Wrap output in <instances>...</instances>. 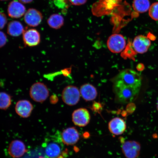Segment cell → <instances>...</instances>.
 <instances>
[{"instance_id": "1", "label": "cell", "mask_w": 158, "mask_h": 158, "mask_svg": "<svg viewBox=\"0 0 158 158\" xmlns=\"http://www.w3.org/2000/svg\"><path fill=\"white\" fill-rule=\"evenodd\" d=\"M141 77L136 71L126 69L113 79V89L116 100L122 103L133 101L138 96L141 85Z\"/></svg>"}, {"instance_id": "2", "label": "cell", "mask_w": 158, "mask_h": 158, "mask_svg": "<svg viewBox=\"0 0 158 158\" xmlns=\"http://www.w3.org/2000/svg\"><path fill=\"white\" fill-rule=\"evenodd\" d=\"M61 134L56 133L53 137L48 138L44 143L45 155L48 158H56L67 155L68 151L64 148Z\"/></svg>"}, {"instance_id": "3", "label": "cell", "mask_w": 158, "mask_h": 158, "mask_svg": "<svg viewBox=\"0 0 158 158\" xmlns=\"http://www.w3.org/2000/svg\"><path fill=\"white\" fill-rule=\"evenodd\" d=\"M49 91L48 87L43 83L35 82L31 87L29 90V95L35 102L43 103L49 96Z\"/></svg>"}, {"instance_id": "4", "label": "cell", "mask_w": 158, "mask_h": 158, "mask_svg": "<svg viewBox=\"0 0 158 158\" xmlns=\"http://www.w3.org/2000/svg\"><path fill=\"white\" fill-rule=\"evenodd\" d=\"M80 92L76 87L68 86L63 90L62 98L63 101L69 106L75 105L80 100Z\"/></svg>"}, {"instance_id": "5", "label": "cell", "mask_w": 158, "mask_h": 158, "mask_svg": "<svg viewBox=\"0 0 158 158\" xmlns=\"http://www.w3.org/2000/svg\"><path fill=\"white\" fill-rule=\"evenodd\" d=\"M107 45L109 49L111 52L118 53L125 48L126 40L122 35L114 34L109 37Z\"/></svg>"}, {"instance_id": "6", "label": "cell", "mask_w": 158, "mask_h": 158, "mask_svg": "<svg viewBox=\"0 0 158 158\" xmlns=\"http://www.w3.org/2000/svg\"><path fill=\"white\" fill-rule=\"evenodd\" d=\"M141 148L140 143L134 141L123 142L122 147V152L127 158H137L139 155Z\"/></svg>"}, {"instance_id": "7", "label": "cell", "mask_w": 158, "mask_h": 158, "mask_svg": "<svg viewBox=\"0 0 158 158\" xmlns=\"http://www.w3.org/2000/svg\"><path fill=\"white\" fill-rule=\"evenodd\" d=\"M90 119L89 113L86 109L81 108L74 111L72 114V120L75 125L84 127L89 123Z\"/></svg>"}, {"instance_id": "8", "label": "cell", "mask_w": 158, "mask_h": 158, "mask_svg": "<svg viewBox=\"0 0 158 158\" xmlns=\"http://www.w3.org/2000/svg\"><path fill=\"white\" fill-rule=\"evenodd\" d=\"M23 40L26 46L29 47L36 46L40 43V35L37 30L29 29L23 32Z\"/></svg>"}, {"instance_id": "9", "label": "cell", "mask_w": 158, "mask_h": 158, "mask_svg": "<svg viewBox=\"0 0 158 158\" xmlns=\"http://www.w3.org/2000/svg\"><path fill=\"white\" fill-rule=\"evenodd\" d=\"M43 18L42 13L38 10L33 8L27 10L24 17L25 23L31 27L38 26L42 21Z\"/></svg>"}, {"instance_id": "10", "label": "cell", "mask_w": 158, "mask_h": 158, "mask_svg": "<svg viewBox=\"0 0 158 158\" xmlns=\"http://www.w3.org/2000/svg\"><path fill=\"white\" fill-rule=\"evenodd\" d=\"M63 143L67 145H72L77 143L80 139V134L74 127L65 129L61 134Z\"/></svg>"}, {"instance_id": "11", "label": "cell", "mask_w": 158, "mask_h": 158, "mask_svg": "<svg viewBox=\"0 0 158 158\" xmlns=\"http://www.w3.org/2000/svg\"><path fill=\"white\" fill-rule=\"evenodd\" d=\"M151 45V41L148 37L139 35L134 38L132 46L135 52L143 54L147 52Z\"/></svg>"}, {"instance_id": "12", "label": "cell", "mask_w": 158, "mask_h": 158, "mask_svg": "<svg viewBox=\"0 0 158 158\" xmlns=\"http://www.w3.org/2000/svg\"><path fill=\"white\" fill-rule=\"evenodd\" d=\"M27 151L24 143L19 140L12 141L8 148L9 155L15 158H18L22 156L27 152Z\"/></svg>"}, {"instance_id": "13", "label": "cell", "mask_w": 158, "mask_h": 158, "mask_svg": "<svg viewBox=\"0 0 158 158\" xmlns=\"http://www.w3.org/2000/svg\"><path fill=\"white\" fill-rule=\"evenodd\" d=\"M25 6L20 2L17 1H11L8 7V14L12 18H19L25 15Z\"/></svg>"}, {"instance_id": "14", "label": "cell", "mask_w": 158, "mask_h": 158, "mask_svg": "<svg viewBox=\"0 0 158 158\" xmlns=\"http://www.w3.org/2000/svg\"><path fill=\"white\" fill-rule=\"evenodd\" d=\"M33 109L32 104L29 101L26 100L19 101L15 106V110L16 113L23 118L29 117Z\"/></svg>"}, {"instance_id": "15", "label": "cell", "mask_w": 158, "mask_h": 158, "mask_svg": "<svg viewBox=\"0 0 158 158\" xmlns=\"http://www.w3.org/2000/svg\"><path fill=\"white\" fill-rule=\"evenodd\" d=\"M108 128L110 133L114 135H121L125 131L126 124L122 118H114L109 123Z\"/></svg>"}, {"instance_id": "16", "label": "cell", "mask_w": 158, "mask_h": 158, "mask_svg": "<svg viewBox=\"0 0 158 158\" xmlns=\"http://www.w3.org/2000/svg\"><path fill=\"white\" fill-rule=\"evenodd\" d=\"M80 94L84 99L88 101L95 99L98 94L96 88L92 85L88 84L81 87Z\"/></svg>"}, {"instance_id": "17", "label": "cell", "mask_w": 158, "mask_h": 158, "mask_svg": "<svg viewBox=\"0 0 158 158\" xmlns=\"http://www.w3.org/2000/svg\"><path fill=\"white\" fill-rule=\"evenodd\" d=\"M7 33L11 36L17 37L23 34L24 32V27L19 22L14 21L11 22L8 25Z\"/></svg>"}, {"instance_id": "18", "label": "cell", "mask_w": 158, "mask_h": 158, "mask_svg": "<svg viewBox=\"0 0 158 158\" xmlns=\"http://www.w3.org/2000/svg\"><path fill=\"white\" fill-rule=\"evenodd\" d=\"M47 22L51 28L58 29L60 28L64 25V19L62 15L58 14H55L49 17Z\"/></svg>"}, {"instance_id": "19", "label": "cell", "mask_w": 158, "mask_h": 158, "mask_svg": "<svg viewBox=\"0 0 158 158\" xmlns=\"http://www.w3.org/2000/svg\"><path fill=\"white\" fill-rule=\"evenodd\" d=\"M149 0H134L133 7L138 13H143L149 11L150 6Z\"/></svg>"}, {"instance_id": "20", "label": "cell", "mask_w": 158, "mask_h": 158, "mask_svg": "<svg viewBox=\"0 0 158 158\" xmlns=\"http://www.w3.org/2000/svg\"><path fill=\"white\" fill-rule=\"evenodd\" d=\"M11 103V96L5 92H0V110H7Z\"/></svg>"}, {"instance_id": "21", "label": "cell", "mask_w": 158, "mask_h": 158, "mask_svg": "<svg viewBox=\"0 0 158 158\" xmlns=\"http://www.w3.org/2000/svg\"><path fill=\"white\" fill-rule=\"evenodd\" d=\"M149 15L154 20L158 21V2L154 3L151 6L149 10Z\"/></svg>"}, {"instance_id": "22", "label": "cell", "mask_w": 158, "mask_h": 158, "mask_svg": "<svg viewBox=\"0 0 158 158\" xmlns=\"http://www.w3.org/2000/svg\"><path fill=\"white\" fill-rule=\"evenodd\" d=\"M127 46L126 47V50L122 53L121 55L124 58H132L135 55V52L133 50L131 47V45L128 44Z\"/></svg>"}, {"instance_id": "23", "label": "cell", "mask_w": 158, "mask_h": 158, "mask_svg": "<svg viewBox=\"0 0 158 158\" xmlns=\"http://www.w3.org/2000/svg\"><path fill=\"white\" fill-rule=\"evenodd\" d=\"M7 22V19L6 15L0 12V29L4 28Z\"/></svg>"}, {"instance_id": "24", "label": "cell", "mask_w": 158, "mask_h": 158, "mask_svg": "<svg viewBox=\"0 0 158 158\" xmlns=\"http://www.w3.org/2000/svg\"><path fill=\"white\" fill-rule=\"evenodd\" d=\"M7 39L6 35L1 31H0V48L3 47L6 44Z\"/></svg>"}, {"instance_id": "25", "label": "cell", "mask_w": 158, "mask_h": 158, "mask_svg": "<svg viewBox=\"0 0 158 158\" xmlns=\"http://www.w3.org/2000/svg\"><path fill=\"white\" fill-rule=\"evenodd\" d=\"M71 4L74 6H81L84 5L87 0H69Z\"/></svg>"}, {"instance_id": "26", "label": "cell", "mask_w": 158, "mask_h": 158, "mask_svg": "<svg viewBox=\"0 0 158 158\" xmlns=\"http://www.w3.org/2000/svg\"><path fill=\"white\" fill-rule=\"evenodd\" d=\"M58 101V98L56 96L52 95L51 96L50 98V102L52 104H56Z\"/></svg>"}, {"instance_id": "27", "label": "cell", "mask_w": 158, "mask_h": 158, "mask_svg": "<svg viewBox=\"0 0 158 158\" xmlns=\"http://www.w3.org/2000/svg\"><path fill=\"white\" fill-rule=\"evenodd\" d=\"M19 1L21 3L27 4L31 3L33 0H19Z\"/></svg>"}, {"instance_id": "28", "label": "cell", "mask_w": 158, "mask_h": 158, "mask_svg": "<svg viewBox=\"0 0 158 158\" xmlns=\"http://www.w3.org/2000/svg\"><path fill=\"white\" fill-rule=\"evenodd\" d=\"M56 158H65L64 157V156H60L59 157Z\"/></svg>"}, {"instance_id": "29", "label": "cell", "mask_w": 158, "mask_h": 158, "mask_svg": "<svg viewBox=\"0 0 158 158\" xmlns=\"http://www.w3.org/2000/svg\"><path fill=\"white\" fill-rule=\"evenodd\" d=\"M157 110H158V102L157 104Z\"/></svg>"}, {"instance_id": "30", "label": "cell", "mask_w": 158, "mask_h": 158, "mask_svg": "<svg viewBox=\"0 0 158 158\" xmlns=\"http://www.w3.org/2000/svg\"><path fill=\"white\" fill-rule=\"evenodd\" d=\"M1 1H8V0H1Z\"/></svg>"}]
</instances>
